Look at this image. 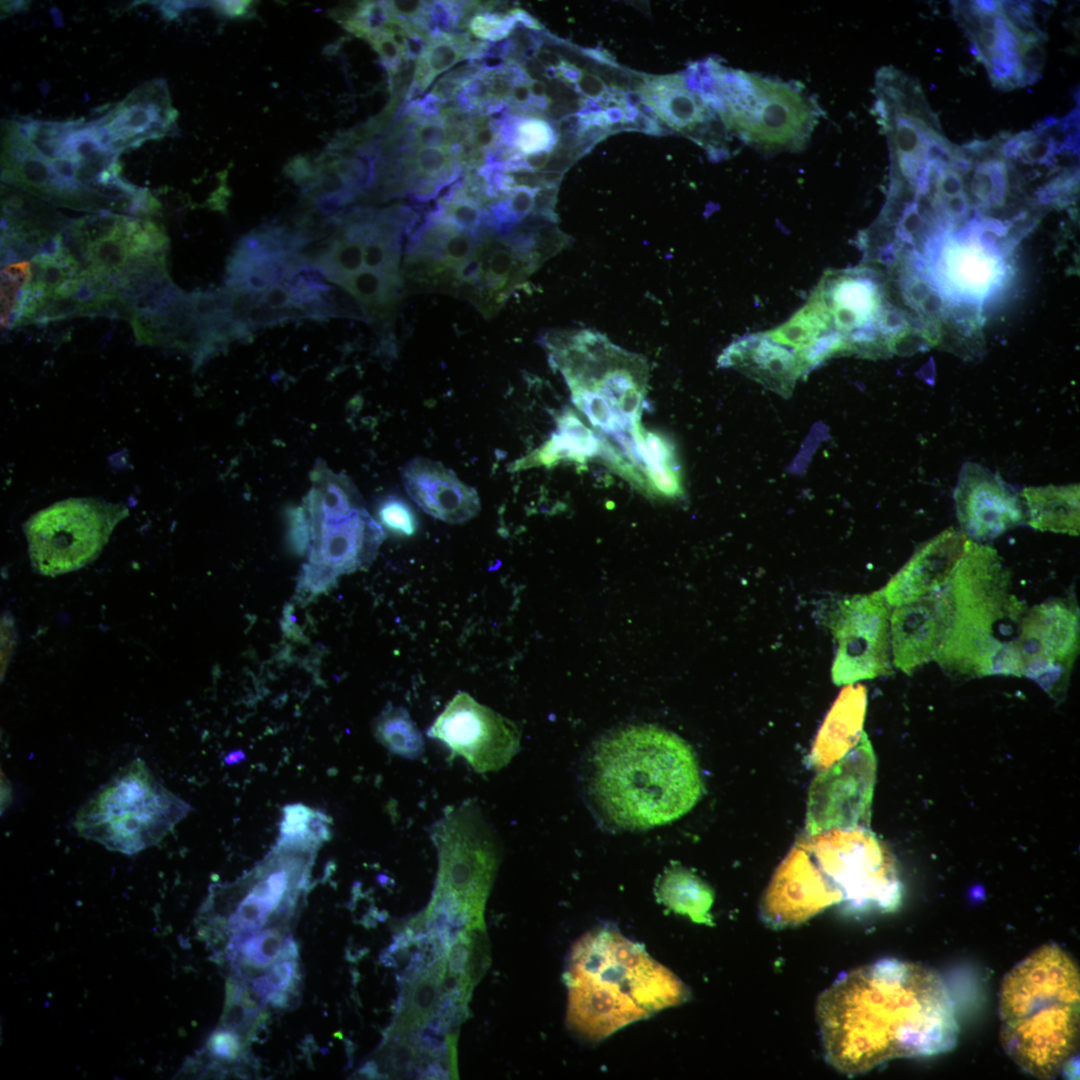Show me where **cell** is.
<instances>
[{"instance_id": "6da1fadb", "label": "cell", "mask_w": 1080, "mask_h": 1080, "mask_svg": "<svg viewBox=\"0 0 1080 1080\" xmlns=\"http://www.w3.org/2000/svg\"><path fill=\"white\" fill-rule=\"evenodd\" d=\"M826 1060L854 1076L895 1058L954 1048L958 1024L941 976L918 963L885 958L841 974L819 996Z\"/></svg>"}, {"instance_id": "7a4b0ae2", "label": "cell", "mask_w": 1080, "mask_h": 1080, "mask_svg": "<svg viewBox=\"0 0 1080 1080\" xmlns=\"http://www.w3.org/2000/svg\"><path fill=\"white\" fill-rule=\"evenodd\" d=\"M582 785L594 817L614 831L667 824L703 794L689 744L650 724L624 726L598 739L585 757Z\"/></svg>"}, {"instance_id": "3957f363", "label": "cell", "mask_w": 1080, "mask_h": 1080, "mask_svg": "<svg viewBox=\"0 0 1080 1080\" xmlns=\"http://www.w3.org/2000/svg\"><path fill=\"white\" fill-rule=\"evenodd\" d=\"M565 982L568 1026L591 1041L689 998L674 973L609 927L593 929L575 942Z\"/></svg>"}, {"instance_id": "277c9868", "label": "cell", "mask_w": 1080, "mask_h": 1080, "mask_svg": "<svg viewBox=\"0 0 1080 1080\" xmlns=\"http://www.w3.org/2000/svg\"><path fill=\"white\" fill-rule=\"evenodd\" d=\"M999 1015L1001 1044L1021 1069L1043 1079L1059 1074L1079 1039L1075 961L1055 944L1035 950L1005 975Z\"/></svg>"}, {"instance_id": "5b68a950", "label": "cell", "mask_w": 1080, "mask_h": 1080, "mask_svg": "<svg viewBox=\"0 0 1080 1080\" xmlns=\"http://www.w3.org/2000/svg\"><path fill=\"white\" fill-rule=\"evenodd\" d=\"M997 551L971 541L947 584L952 613L935 661L966 676H1022L1016 646L1023 603Z\"/></svg>"}, {"instance_id": "8992f818", "label": "cell", "mask_w": 1080, "mask_h": 1080, "mask_svg": "<svg viewBox=\"0 0 1080 1080\" xmlns=\"http://www.w3.org/2000/svg\"><path fill=\"white\" fill-rule=\"evenodd\" d=\"M705 70L709 84L698 94L740 140L764 154L805 148L821 111L801 87L715 61Z\"/></svg>"}, {"instance_id": "52a82bcc", "label": "cell", "mask_w": 1080, "mask_h": 1080, "mask_svg": "<svg viewBox=\"0 0 1080 1080\" xmlns=\"http://www.w3.org/2000/svg\"><path fill=\"white\" fill-rule=\"evenodd\" d=\"M191 810L136 758L78 809L72 825L79 836L131 855L160 842Z\"/></svg>"}, {"instance_id": "ba28073f", "label": "cell", "mask_w": 1080, "mask_h": 1080, "mask_svg": "<svg viewBox=\"0 0 1080 1080\" xmlns=\"http://www.w3.org/2000/svg\"><path fill=\"white\" fill-rule=\"evenodd\" d=\"M802 840L844 912L888 913L899 907L902 884L895 860L868 829H831Z\"/></svg>"}, {"instance_id": "9c48e42d", "label": "cell", "mask_w": 1080, "mask_h": 1080, "mask_svg": "<svg viewBox=\"0 0 1080 1080\" xmlns=\"http://www.w3.org/2000/svg\"><path fill=\"white\" fill-rule=\"evenodd\" d=\"M127 515L125 506L95 498H71L35 513L24 524L32 567L56 576L87 565Z\"/></svg>"}, {"instance_id": "30bf717a", "label": "cell", "mask_w": 1080, "mask_h": 1080, "mask_svg": "<svg viewBox=\"0 0 1080 1080\" xmlns=\"http://www.w3.org/2000/svg\"><path fill=\"white\" fill-rule=\"evenodd\" d=\"M816 290L832 317L834 330L850 353L896 351L904 331L887 303L884 288L869 270L828 272Z\"/></svg>"}, {"instance_id": "8fae6325", "label": "cell", "mask_w": 1080, "mask_h": 1080, "mask_svg": "<svg viewBox=\"0 0 1080 1080\" xmlns=\"http://www.w3.org/2000/svg\"><path fill=\"white\" fill-rule=\"evenodd\" d=\"M876 757L865 732L840 760L822 770L809 788L808 835L831 829L866 828L870 820Z\"/></svg>"}, {"instance_id": "7c38bea8", "label": "cell", "mask_w": 1080, "mask_h": 1080, "mask_svg": "<svg viewBox=\"0 0 1080 1080\" xmlns=\"http://www.w3.org/2000/svg\"><path fill=\"white\" fill-rule=\"evenodd\" d=\"M889 619L883 591L855 594L840 601L830 622L837 642L831 668L835 685L855 684L891 672Z\"/></svg>"}, {"instance_id": "4fadbf2b", "label": "cell", "mask_w": 1080, "mask_h": 1080, "mask_svg": "<svg viewBox=\"0 0 1080 1080\" xmlns=\"http://www.w3.org/2000/svg\"><path fill=\"white\" fill-rule=\"evenodd\" d=\"M1079 612L1074 601L1056 598L1023 615L1015 640L1021 674L1051 696L1066 688L1079 652Z\"/></svg>"}, {"instance_id": "5bb4252c", "label": "cell", "mask_w": 1080, "mask_h": 1080, "mask_svg": "<svg viewBox=\"0 0 1080 1080\" xmlns=\"http://www.w3.org/2000/svg\"><path fill=\"white\" fill-rule=\"evenodd\" d=\"M455 756H461L479 773L505 767L520 747L515 723L458 692L427 731Z\"/></svg>"}, {"instance_id": "9a60e30c", "label": "cell", "mask_w": 1080, "mask_h": 1080, "mask_svg": "<svg viewBox=\"0 0 1080 1080\" xmlns=\"http://www.w3.org/2000/svg\"><path fill=\"white\" fill-rule=\"evenodd\" d=\"M834 905L840 906L838 894L799 839L778 866L762 897V920L781 929L801 924Z\"/></svg>"}, {"instance_id": "2e32d148", "label": "cell", "mask_w": 1080, "mask_h": 1080, "mask_svg": "<svg viewBox=\"0 0 1080 1080\" xmlns=\"http://www.w3.org/2000/svg\"><path fill=\"white\" fill-rule=\"evenodd\" d=\"M954 499L961 531L973 541L994 539L1025 519L1018 497L997 474L976 463L963 464Z\"/></svg>"}, {"instance_id": "e0dca14e", "label": "cell", "mask_w": 1080, "mask_h": 1080, "mask_svg": "<svg viewBox=\"0 0 1080 1080\" xmlns=\"http://www.w3.org/2000/svg\"><path fill=\"white\" fill-rule=\"evenodd\" d=\"M953 3L955 18L992 83L1004 90L1026 86L1020 40L1003 15L1000 1Z\"/></svg>"}, {"instance_id": "ac0fdd59", "label": "cell", "mask_w": 1080, "mask_h": 1080, "mask_svg": "<svg viewBox=\"0 0 1080 1080\" xmlns=\"http://www.w3.org/2000/svg\"><path fill=\"white\" fill-rule=\"evenodd\" d=\"M307 515L311 529L309 563L336 577L367 567L385 538L382 526L364 507L341 517Z\"/></svg>"}, {"instance_id": "d6986e66", "label": "cell", "mask_w": 1080, "mask_h": 1080, "mask_svg": "<svg viewBox=\"0 0 1080 1080\" xmlns=\"http://www.w3.org/2000/svg\"><path fill=\"white\" fill-rule=\"evenodd\" d=\"M952 613L947 585L940 591L897 606L889 619L894 665L907 675L935 660Z\"/></svg>"}, {"instance_id": "ffe728a7", "label": "cell", "mask_w": 1080, "mask_h": 1080, "mask_svg": "<svg viewBox=\"0 0 1080 1080\" xmlns=\"http://www.w3.org/2000/svg\"><path fill=\"white\" fill-rule=\"evenodd\" d=\"M971 541L961 530L950 527L923 544L882 590L889 606H901L943 589Z\"/></svg>"}, {"instance_id": "44dd1931", "label": "cell", "mask_w": 1080, "mask_h": 1080, "mask_svg": "<svg viewBox=\"0 0 1080 1080\" xmlns=\"http://www.w3.org/2000/svg\"><path fill=\"white\" fill-rule=\"evenodd\" d=\"M401 479L410 499L425 513L443 522L461 524L480 510L476 490L434 460L411 459L402 467Z\"/></svg>"}, {"instance_id": "7402d4cb", "label": "cell", "mask_w": 1080, "mask_h": 1080, "mask_svg": "<svg viewBox=\"0 0 1080 1080\" xmlns=\"http://www.w3.org/2000/svg\"><path fill=\"white\" fill-rule=\"evenodd\" d=\"M176 117L166 81L154 79L139 86L96 121L107 131L112 147L121 153L145 140L164 136Z\"/></svg>"}, {"instance_id": "603a6c76", "label": "cell", "mask_w": 1080, "mask_h": 1080, "mask_svg": "<svg viewBox=\"0 0 1080 1080\" xmlns=\"http://www.w3.org/2000/svg\"><path fill=\"white\" fill-rule=\"evenodd\" d=\"M718 363L734 367L783 397L791 395L802 377L793 352L763 334L743 337L728 346Z\"/></svg>"}, {"instance_id": "cb8c5ba5", "label": "cell", "mask_w": 1080, "mask_h": 1080, "mask_svg": "<svg viewBox=\"0 0 1080 1080\" xmlns=\"http://www.w3.org/2000/svg\"><path fill=\"white\" fill-rule=\"evenodd\" d=\"M867 708L862 684L844 687L828 711L812 744L810 765L822 771L845 756L859 741Z\"/></svg>"}, {"instance_id": "d4e9b609", "label": "cell", "mask_w": 1080, "mask_h": 1080, "mask_svg": "<svg viewBox=\"0 0 1080 1080\" xmlns=\"http://www.w3.org/2000/svg\"><path fill=\"white\" fill-rule=\"evenodd\" d=\"M1025 519L1034 529L1079 535V484L1027 487L1021 493Z\"/></svg>"}, {"instance_id": "484cf974", "label": "cell", "mask_w": 1080, "mask_h": 1080, "mask_svg": "<svg viewBox=\"0 0 1080 1080\" xmlns=\"http://www.w3.org/2000/svg\"><path fill=\"white\" fill-rule=\"evenodd\" d=\"M445 972L446 956H441L413 976L392 1029L395 1034L412 1036L435 1017L443 1001Z\"/></svg>"}, {"instance_id": "4316f807", "label": "cell", "mask_w": 1080, "mask_h": 1080, "mask_svg": "<svg viewBox=\"0 0 1080 1080\" xmlns=\"http://www.w3.org/2000/svg\"><path fill=\"white\" fill-rule=\"evenodd\" d=\"M600 443L593 433L571 412H563L557 419V430L550 439L531 455L514 464V469L536 465L552 466L560 460L583 462L599 450Z\"/></svg>"}, {"instance_id": "83f0119b", "label": "cell", "mask_w": 1080, "mask_h": 1080, "mask_svg": "<svg viewBox=\"0 0 1080 1080\" xmlns=\"http://www.w3.org/2000/svg\"><path fill=\"white\" fill-rule=\"evenodd\" d=\"M658 901L697 923H711L713 892L697 875L680 865L667 868L656 884Z\"/></svg>"}, {"instance_id": "f1b7e54d", "label": "cell", "mask_w": 1080, "mask_h": 1080, "mask_svg": "<svg viewBox=\"0 0 1080 1080\" xmlns=\"http://www.w3.org/2000/svg\"><path fill=\"white\" fill-rule=\"evenodd\" d=\"M836 332L831 314L817 290L789 320L763 335L772 342L801 352Z\"/></svg>"}, {"instance_id": "f546056e", "label": "cell", "mask_w": 1080, "mask_h": 1080, "mask_svg": "<svg viewBox=\"0 0 1080 1080\" xmlns=\"http://www.w3.org/2000/svg\"><path fill=\"white\" fill-rule=\"evenodd\" d=\"M876 96L942 133L938 119L931 111L919 84L901 71L892 67L880 69L876 75Z\"/></svg>"}, {"instance_id": "4dcf8cb0", "label": "cell", "mask_w": 1080, "mask_h": 1080, "mask_svg": "<svg viewBox=\"0 0 1080 1080\" xmlns=\"http://www.w3.org/2000/svg\"><path fill=\"white\" fill-rule=\"evenodd\" d=\"M468 49L460 46L453 33L438 32L422 47L416 57L413 80L407 91L412 98L424 92L433 80L463 59H470Z\"/></svg>"}, {"instance_id": "1f68e13d", "label": "cell", "mask_w": 1080, "mask_h": 1080, "mask_svg": "<svg viewBox=\"0 0 1080 1080\" xmlns=\"http://www.w3.org/2000/svg\"><path fill=\"white\" fill-rule=\"evenodd\" d=\"M375 739L390 753L414 760L424 753L422 733L402 706L387 705L374 719Z\"/></svg>"}, {"instance_id": "d6a6232c", "label": "cell", "mask_w": 1080, "mask_h": 1080, "mask_svg": "<svg viewBox=\"0 0 1080 1080\" xmlns=\"http://www.w3.org/2000/svg\"><path fill=\"white\" fill-rule=\"evenodd\" d=\"M572 401L588 417L590 422L602 431L617 436L629 432L632 428L598 391L585 387H570Z\"/></svg>"}, {"instance_id": "836d02e7", "label": "cell", "mask_w": 1080, "mask_h": 1080, "mask_svg": "<svg viewBox=\"0 0 1080 1080\" xmlns=\"http://www.w3.org/2000/svg\"><path fill=\"white\" fill-rule=\"evenodd\" d=\"M282 942L275 929L236 932L228 945L229 955L241 954L252 965L265 966L280 955Z\"/></svg>"}, {"instance_id": "e575fe53", "label": "cell", "mask_w": 1080, "mask_h": 1080, "mask_svg": "<svg viewBox=\"0 0 1080 1080\" xmlns=\"http://www.w3.org/2000/svg\"><path fill=\"white\" fill-rule=\"evenodd\" d=\"M363 241L345 240L319 269L326 280L337 285L364 269Z\"/></svg>"}, {"instance_id": "d590c367", "label": "cell", "mask_w": 1080, "mask_h": 1080, "mask_svg": "<svg viewBox=\"0 0 1080 1080\" xmlns=\"http://www.w3.org/2000/svg\"><path fill=\"white\" fill-rule=\"evenodd\" d=\"M382 527L398 536H413L418 529V517L411 505L403 498L388 496L377 507Z\"/></svg>"}, {"instance_id": "8d00e7d4", "label": "cell", "mask_w": 1080, "mask_h": 1080, "mask_svg": "<svg viewBox=\"0 0 1080 1080\" xmlns=\"http://www.w3.org/2000/svg\"><path fill=\"white\" fill-rule=\"evenodd\" d=\"M511 138L514 144L511 147L519 153L531 154L546 150L555 144L550 125L541 119H528L515 123Z\"/></svg>"}, {"instance_id": "74e56055", "label": "cell", "mask_w": 1080, "mask_h": 1080, "mask_svg": "<svg viewBox=\"0 0 1080 1080\" xmlns=\"http://www.w3.org/2000/svg\"><path fill=\"white\" fill-rule=\"evenodd\" d=\"M437 208L458 228L478 233L483 223V210L474 202L464 198L443 197Z\"/></svg>"}, {"instance_id": "f35d334b", "label": "cell", "mask_w": 1080, "mask_h": 1080, "mask_svg": "<svg viewBox=\"0 0 1080 1080\" xmlns=\"http://www.w3.org/2000/svg\"><path fill=\"white\" fill-rule=\"evenodd\" d=\"M483 69L481 65L467 64L450 71L438 80L427 98L434 102L452 100L466 84L478 77Z\"/></svg>"}, {"instance_id": "ab89813d", "label": "cell", "mask_w": 1080, "mask_h": 1080, "mask_svg": "<svg viewBox=\"0 0 1080 1080\" xmlns=\"http://www.w3.org/2000/svg\"><path fill=\"white\" fill-rule=\"evenodd\" d=\"M516 21L508 12H488L476 15L469 24L473 36L482 40L500 41L511 35Z\"/></svg>"}, {"instance_id": "60d3db41", "label": "cell", "mask_w": 1080, "mask_h": 1080, "mask_svg": "<svg viewBox=\"0 0 1080 1080\" xmlns=\"http://www.w3.org/2000/svg\"><path fill=\"white\" fill-rule=\"evenodd\" d=\"M404 147H441L453 149L449 142L447 127L442 122L440 115L418 120L413 125L409 140Z\"/></svg>"}, {"instance_id": "b9f144b4", "label": "cell", "mask_w": 1080, "mask_h": 1080, "mask_svg": "<svg viewBox=\"0 0 1080 1080\" xmlns=\"http://www.w3.org/2000/svg\"><path fill=\"white\" fill-rule=\"evenodd\" d=\"M295 973V963L290 959H284L275 964L271 970L252 981V989L263 999L274 992H285L292 984Z\"/></svg>"}, {"instance_id": "7bdbcfd3", "label": "cell", "mask_w": 1080, "mask_h": 1080, "mask_svg": "<svg viewBox=\"0 0 1080 1080\" xmlns=\"http://www.w3.org/2000/svg\"><path fill=\"white\" fill-rule=\"evenodd\" d=\"M323 295L330 303L334 317L353 318L369 324L372 323L366 306L343 287L333 285Z\"/></svg>"}, {"instance_id": "ee69618b", "label": "cell", "mask_w": 1080, "mask_h": 1080, "mask_svg": "<svg viewBox=\"0 0 1080 1080\" xmlns=\"http://www.w3.org/2000/svg\"><path fill=\"white\" fill-rule=\"evenodd\" d=\"M288 540L293 551L303 555L311 544V529L307 512L302 507L287 512Z\"/></svg>"}, {"instance_id": "f6af8a7d", "label": "cell", "mask_w": 1080, "mask_h": 1080, "mask_svg": "<svg viewBox=\"0 0 1080 1080\" xmlns=\"http://www.w3.org/2000/svg\"><path fill=\"white\" fill-rule=\"evenodd\" d=\"M537 190L526 187H515L503 195L502 201L514 220L515 225L532 213Z\"/></svg>"}, {"instance_id": "bcb514c9", "label": "cell", "mask_w": 1080, "mask_h": 1080, "mask_svg": "<svg viewBox=\"0 0 1080 1080\" xmlns=\"http://www.w3.org/2000/svg\"><path fill=\"white\" fill-rule=\"evenodd\" d=\"M336 578L327 569L308 562L302 569L299 588L302 593L316 595L332 587L336 582Z\"/></svg>"}, {"instance_id": "7dc6e473", "label": "cell", "mask_w": 1080, "mask_h": 1080, "mask_svg": "<svg viewBox=\"0 0 1080 1080\" xmlns=\"http://www.w3.org/2000/svg\"><path fill=\"white\" fill-rule=\"evenodd\" d=\"M284 308H273L260 300L247 312L245 323L253 331L260 327L275 326L287 322Z\"/></svg>"}, {"instance_id": "c3c4849f", "label": "cell", "mask_w": 1080, "mask_h": 1080, "mask_svg": "<svg viewBox=\"0 0 1080 1080\" xmlns=\"http://www.w3.org/2000/svg\"><path fill=\"white\" fill-rule=\"evenodd\" d=\"M389 14L395 15L406 20L427 19L430 23L431 10L434 2H426L420 0H397V1H383Z\"/></svg>"}, {"instance_id": "681fc988", "label": "cell", "mask_w": 1080, "mask_h": 1080, "mask_svg": "<svg viewBox=\"0 0 1080 1080\" xmlns=\"http://www.w3.org/2000/svg\"><path fill=\"white\" fill-rule=\"evenodd\" d=\"M209 1048L218 1058L232 1060L240 1051L239 1038L231 1030H218L211 1036Z\"/></svg>"}, {"instance_id": "f907efd6", "label": "cell", "mask_w": 1080, "mask_h": 1080, "mask_svg": "<svg viewBox=\"0 0 1080 1080\" xmlns=\"http://www.w3.org/2000/svg\"><path fill=\"white\" fill-rule=\"evenodd\" d=\"M284 172L301 187L313 182L316 178V167L304 156L293 158L285 166Z\"/></svg>"}, {"instance_id": "816d5d0a", "label": "cell", "mask_w": 1080, "mask_h": 1080, "mask_svg": "<svg viewBox=\"0 0 1080 1080\" xmlns=\"http://www.w3.org/2000/svg\"><path fill=\"white\" fill-rule=\"evenodd\" d=\"M261 300L273 308H283L292 304L289 291L284 284L276 283L261 292Z\"/></svg>"}, {"instance_id": "f5cc1de1", "label": "cell", "mask_w": 1080, "mask_h": 1080, "mask_svg": "<svg viewBox=\"0 0 1080 1080\" xmlns=\"http://www.w3.org/2000/svg\"><path fill=\"white\" fill-rule=\"evenodd\" d=\"M577 86L584 95L590 98L596 99L605 93V87L602 80L587 72L577 78Z\"/></svg>"}, {"instance_id": "db71d44e", "label": "cell", "mask_w": 1080, "mask_h": 1080, "mask_svg": "<svg viewBox=\"0 0 1080 1080\" xmlns=\"http://www.w3.org/2000/svg\"><path fill=\"white\" fill-rule=\"evenodd\" d=\"M235 292L228 288L222 287L212 290V296L219 313L224 317H230V311L233 304Z\"/></svg>"}, {"instance_id": "11a10c76", "label": "cell", "mask_w": 1080, "mask_h": 1080, "mask_svg": "<svg viewBox=\"0 0 1080 1080\" xmlns=\"http://www.w3.org/2000/svg\"><path fill=\"white\" fill-rule=\"evenodd\" d=\"M530 97L531 96H530L529 84L524 83L523 78L520 77L519 74L517 73V75H516V77L514 79V84H513L512 91H511L510 101H512V103H513V105L515 107L520 108V107H525L526 106V104L528 103Z\"/></svg>"}, {"instance_id": "9f6ffc18", "label": "cell", "mask_w": 1080, "mask_h": 1080, "mask_svg": "<svg viewBox=\"0 0 1080 1080\" xmlns=\"http://www.w3.org/2000/svg\"><path fill=\"white\" fill-rule=\"evenodd\" d=\"M251 1H217L213 2L216 10L230 17L244 15L251 5Z\"/></svg>"}, {"instance_id": "6f0895ef", "label": "cell", "mask_w": 1080, "mask_h": 1080, "mask_svg": "<svg viewBox=\"0 0 1080 1080\" xmlns=\"http://www.w3.org/2000/svg\"><path fill=\"white\" fill-rule=\"evenodd\" d=\"M536 59L547 69H558L562 64L560 55L547 46H540L535 51Z\"/></svg>"}, {"instance_id": "680465c9", "label": "cell", "mask_w": 1080, "mask_h": 1080, "mask_svg": "<svg viewBox=\"0 0 1080 1080\" xmlns=\"http://www.w3.org/2000/svg\"><path fill=\"white\" fill-rule=\"evenodd\" d=\"M525 74L533 80L544 81L548 79L547 69L535 58L526 60L523 64Z\"/></svg>"}, {"instance_id": "91938a15", "label": "cell", "mask_w": 1080, "mask_h": 1080, "mask_svg": "<svg viewBox=\"0 0 1080 1080\" xmlns=\"http://www.w3.org/2000/svg\"><path fill=\"white\" fill-rule=\"evenodd\" d=\"M229 196L228 188L223 184L212 196L207 200V204L210 208L219 211H225L227 205V198Z\"/></svg>"}, {"instance_id": "94428289", "label": "cell", "mask_w": 1080, "mask_h": 1080, "mask_svg": "<svg viewBox=\"0 0 1080 1080\" xmlns=\"http://www.w3.org/2000/svg\"><path fill=\"white\" fill-rule=\"evenodd\" d=\"M529 89L532 96L536 97L538 100H542L543 97L546 98V82L532 80L529 83Z\"/></svg>"}, {"instance_id": "6125c7cd", "label": "cell", "mask_w": 1080, "mask_h": 1080, "mask_svg": "<svg viewBox=\"0 0 1080 1080\" xmlns=\"http://www.w3.org/2000/svg\"><path fill=\"white\" fill-rule=\"evenodd\" d=\"M26 5V2H2V11L15 12L21 10V7Z\"/></svg>"}]
</instances>
